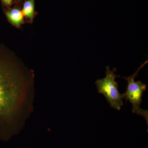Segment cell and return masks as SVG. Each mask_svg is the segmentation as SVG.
I'll return each mask as SVG.
<instances>
[{"mask_svg": "<svg viewBox=\"0 0 148 148\" xmlns=\"http://www.w3.org/2000/svg\"><path fill=\"white\" fill-rule=\"evenodd\" d=\"M24 84L13 56L0 45V127L8 121L17 109Z\"/></svg>", "mask_w": 148, "mask_h": 148, "instance_id": "1", "label": "cell"}, {"mask_svg": "<svg viewBox=\"0 0 148 148\" xmlns=\"http://www.w3.org/2000/svg\"><path fill=\"white\" fill-rule=\"evenodd\" d=\"M116 71L115 68L111 71L110 67L107 66L106 77L104 78L97 79L95 83L98 92L105 96L111 107L120 110L123 105V97L122 94L119 91L118 85L115 81V79L120 77L115 74Z\"/></svg>", "mask_w": 148, "mask_h": 148, "instance_id": "2", "label": "cell"}, {"mask_svg": "<svg viewBox=\"0 0 148 148\" xmlns=\"http://www.w3.org/2000/svg\"><path fill=\"white\" fill-rule=\"evenodd\" d=\"M148 60L144 62L137 71L132 75L127 77H123V78L127 82V86L125 93L122 94L123 98L126 101H129L132 105V112L143 116L146 119L148 124V112L147 110L140 108L142 103V97L144 91L146 90L147 86L140 81H135V79L142 68L148 63Z\"/></svg>", "mask_w": 148, "mask_h": 148, "instance_id": "3", "label": "cell"}, {"mask_svg": "<svg viewBox=\"0 0 148 148\" xmlns=\"http://www.w3.org/2000/svg\"><path fill=\"white\" fill-rule=\"evenodd\" d=\"M5 13L9 21L14 26L19 27L24 22V14L18 8L9 9Z\"/></svg>", "mask_w": 148, "mask_h": 148, "instance_id": "4", "label": "cell"}, {"mask_svg": "<svg viewBox=\"0 0 148 148\" xmlns=\"http://www.w3.org/2000/svg\"><path fill=\"white\" fill-rule=\"evenodd\" d=\"M21 11L24 16L30 21H32L36 13L35 11V0L25 1Z\"/></svg>", "mask_w": 148, "mask_h": 148, "instance_id": "5", "label": "cell"}, {"mask_svg": "<svg viewBox=\"0 0 148 148\" xmlns=\"http://www.w3.org/2000/svg\"><path fill=\"white\" fill-rule=\"evenodd\" d=\"M16 1H20V0H1L3 6L5 7L9 8Z\"/></svg>", "mask_w": 148, "mask_h": 148, "instance_id": "6", "label": "cell"}]
</instances>
